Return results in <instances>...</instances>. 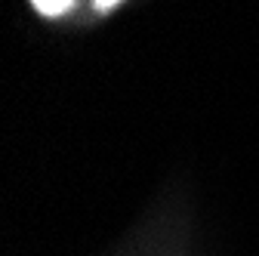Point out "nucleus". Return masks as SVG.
Listing matches in <instances>:
<instances>
[{"instance_id": "obj_2", "label": "nucleus", "mask_w": 259, "mask_h": 256, "mask_svg": "<svg viewBox=\"0 0 259 256\" xmlns=\"http://www.w3.org/2000/svg\"><path fill=\"white\" fill-rule=\"evenodd\" d=\"M93 4H96V10H102V13H108L111 7H117V4H120V0H93Z\"/></svg>"}, {"instance_id": "obj_1", "label": "nucleus", "mask_w": 259, "mask_h": 256, "mask_svg": "<svg viewBox=\"0 0 259 256\" xmlns=\"http://www.w3.org/2000/svg\"><path fill=\"white\" fill-rule=\"evenodd\" d=\"M31 4H34V10L44 13V16H62V13H68L74 7V0H31Z\"/></svg>"}]
</instances>
